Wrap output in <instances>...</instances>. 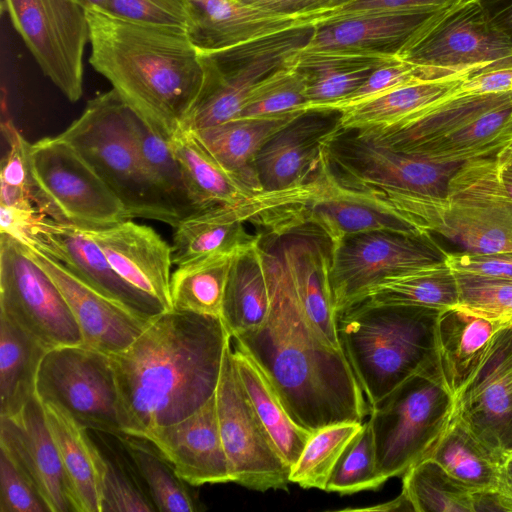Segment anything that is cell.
<instances>
[{"instance_id":"6da1fadb","label":"cell","mask_w":512,"mask_h":512,"mask_svg":"<svg viewBox=\"0 0 512 512\" xmlns=\"http://www.w3.org/2000/svg\"><path fill=\"white\" fill-rule=\"evenodd\" d=\"M270 293L266 321L232 341L262 368L296 424L315 432L362 423L369 404L342 349L329 345L309 321L293 283L260 239Z\"/></svg>"},{"instance_id":"7a4b0ae2","label":"cell","mask_w":512,"mask_h":512,"mask_svg":"<svg viewBox=\"0 0 512 512\" xmlns=\"http://www.w3.org/2000/svg\"><path fill=\"white\" fill-rule=\"evenodd\" d=\"M231 336L220 317L169 310L110 356L123 435L180 421L216 392Z\"/></svg>"},{"instance_id":"3957f363","label":"cell","mask_w":512,"mask_h":512,"mask_svg":"<svg viewBox=\"0 0 512 512\" xmlns=\"http://www.w3.org/2000/svg\"><path fill=\"white\" fill-rule=\"evenodd\" d=\"M90 64L156 134L184 129L203 84L199 51L183 29L137 24L85 11Z\"/></svg>"},{"instance_id":"277c9868","label":"cell","mask_w":512,"mask_h":512,"mask_svg":"<svg viewBox=\"0 0 512 512\" xmlns=\"http://www.w3.org/2000/svg\"><path fill=\"white\" fill-rule=\"evenodd\" d=\"M441 312L359 301L336 315L339 341L369 406L417 373L442 370Z\"/></svg>"},{"instance_id":"5b68a950","label":"cell","mask_w":512,"mask_h":512,"mask_svg":"<svg viewBox=\"0 0 512 512\" xmlns=\"http://www.w3.org/2000/svg\"><path fill=\"white\" fill-rule=\"evenodd\" d=\"M407 216L422 234L437 233L469 253H512V197L495 156L462 163L444 196L357 187Z\"/></svg>"},{"instance_id":"8992f818","label":"cell","mask_w":512,"mask_h":512,"mask_svg":"<svg viewBox=\"0 0 512 512\" xmlns=\"http://www.w3.org/2000/svg\"><path fill=\"white\" fill-rule=\"evenodd\" d=\"M131 109L111 89L91 99L62 133L121 201L128 217L175 227L180 221L149 181L130 122Z\"/></svg>"},{"instance_id":"52a82bcc","label":"cell","mask_w":512,"mask_h":512,"mask_svg":"<svg viewBox=\"0 0 512 512\" xmlns=\"http://www.w3.org/2000/svg\"><path fill=\"white\" fill-rule=\"evenodd\" d=\"M442 370L417 373L369 406L378 471L402 477L428 458L456 412Z\"/></svg>"},{"instance_id":"ba28073f","label":"cell","mask_w":512,"mask_h":512,"mask_svg":"<svg viewBox=\"0 0 512 512\" xmlns=\"http://www.w3.org/2000/svg\"><path fill=\"white\" fill-rule=\"evenodd\" d=\"M28 172L31 200L50 219L84 230L130 219L95 170L59 135L30 143Z\"/></svg>"},{"instance_id":"9c48e42d","label":"cell","mask_w":512,"mask_h":512,"mask_svg":"<svg viewBox=\"0 0 512 512\" xmlns=\"http://www.w3.org/2000/svg\"><path fill=\"white\" fill-rule=\"evenodd\" d=\"M400 59L421 66L427 80L463 78L512 65V44L477 0H466L427 28Z\"/></svg>"},{"instance_id":"30bf717a","label":"cell","mask_w":512,"mask_h":512,"mask_svg":"<svg viewBox=\"0 0 512 512\" xmlns=\"http://www.w3.org/2000/svg\"><path fill=\"white\" fill-rule=\"evenodd\" d=\"M0 315L47 350L83 344L79 326L51 277L24 245L0 233Z\"/></svg>"},{"instance_id":"8fae6325","label":"cell","mask_w":512,"mask_h":512,"mask_svg":"<svg viewBox=\"0 0 512 512\" xmlns=\"http://www.w3.org/2000/svg\"><path fill=\"white\" fill-rule=\"evenodd\" d=\"M36 396L68 412L87 429L122 434L110 356L83 344L48 350L39 367Z\"/></svg>"},{"instance_id":"7c38bea8","label":"cell","mask_w":512,"mask_h":512,"mask_svg":"<svg viewBox=\"0 0 512 512\" xmlns=\"http://www.w3.org/2000/svg\"><path fill=\"white\" fill-rule=\"evenodd\" d=\"M215 397L232 482L258 491L287 490L291 466L245 392L232 357V340L225 353Z\"/></svg>"},{"instance_id":"4fadbf2b","label":"cell","mask_w":512,"mask_h":512,"mask_svg":"<svg viewBox=\"0 0 512 512\" xmlns=\"http://www.w3.org/2000/svg\"><path fill=\"white\" fill-rule=\"evenodd\" d=\"M330 171L349 188L372 187L444 196L462 164L438 163L392 149L355 130H339L325 144Z\"/></svg>"},{"instance_id":"5bb4252c","label":"cell","mask_w":512,"mask_h":512,"mask_svg":"<svg viewBox=\"0 0 512 512\" xmlns=\"http://www.w3.org/2000/svg\"><path fill=\"white\" fill-rule=\"evenodd\" d=\"M3 4L43 74L69 101H78L89 42L85 11L76 0H3Z\"/></svg>"},{"instance_id":"9a60e30c","label":"cell","mask_w":512,"mask_h":512,"mask_svg":"<svg viewBox=\"0 0 512 512\" xmlns=\"http://www.w3.org/2000/svg\"><path fill=\"white\" fill-rule=\"evenodd\" d=\"M430 235L374 230L341 240L330 273L336 315L386 277L444 260L446 252Z\"/></svg>"},{"instance_id":"2e32d148","label":"cell","mask_w":512,"mask_h":512,"mask_svg":"<svg viewBox=\"0 0 512 512\" xmlns=\"http://www.w3.org/2000/svg\"><path fill=\"white\" fill-rule=\"evenodd\" d=\"M306 224L322 230L333 247L347 236L374 230L422 234L397 210L338 182L329 169L326 156L310 189L279 208L273 231Z\"/></svg>"},{"instance_id":"e0dca14e","label":"cell","mask_w":512,"mask_h":512,"mask_svg":"<svg viewBox=\"0 0 512 512\" xmlns=\"http://www.w3.org/2000/svg\"><path fill=\"white\" fill-rule=\"evenodd\" d=\"M186 8V33L199 52L236 50L313 30L322 16L276 11L243 0H186Z\"/></svg>"},{"instance_id":"ac0fdd59","label":"cell","mask_w":512,"mask_h":512,"mask_svg":"<svg viewBox=\"0 0 512 512\" xmlns=\"http://www.w3.org/2000/svg\"><path fill=\"white\" fill-rule=\"evenodd\" d=\"M456 410L487 447L512 450V321L497 331L483 360L456 396Z\"/></svg>"},{"instance_id":"d6986e66","label":"cell","mask_w":512,"mask_h":512,"mask_svg":"<svg viewBox=\"0 0 512 512\" xmlns=\"http://www.w3.org/2000/svg\"><path fill=\"white\" fill-rule=\"evenodd\" d=\"M23 244L50 255L89 286L144 318L152 319L168 311L159 301L124 281L84 229L40 214Z\"/></svg>"},{"instance_id":"ffe728a7","label":"cell","mask_w":512,"mask_h":512,"mask_svg":"<svg viewBox=\"0 0 512 512\" xmlns=\"http://www.w3.org/2000/svg\"><path fill=\"white\" fill-rule=\"evenodd\" d=\"M340 130L339 111H307L276 132L255 160L262 191L299 188L312 182L325 160V144Z\"/></svg>"},{"instance_id":"44dd1931","label":"cell","mask_w":512,"mask_h":512,"mask_svg":"<svg viewBox=\"0 0 512 512\" xmlns=\"http://www.w3.org/2000/svg\"><path fill=\"white\" fill-rule=\"evenodd\" d=\"M23 245L28 255L61 291L79 326L83 345L109 356L120 353L150 322L151 319L138 315L89 286L50 255Z\"/></svg>"},{"instance_id":"7402d4cb","label":"cell","mask_w":512,"mask_h":512,"mask_svg":"<svg viewBox=\"0 0 512 512\" xmlns=\"http://www.w3.org/2000/svg\"><path fill=\"white\" fill-rule=\"evenodd\" d=\"M0 449L31 482L50 512H75L59 453L36 395L17 413L0 417Z\"/></svg>"},{"instance_id":"603a6c76","label":"cell","mask_w":512,"mask_h":512,"mask_svg":"<svg viewBox=\"0 0 512 512\" xmlns=\"http://www.w3.org/2000/svg\"><path fill=\"white\" fill-rule=\"evenodd\" d=\"M143 438L189 485L232 482L219 431L215 394L186 418L158 427Z\"/></svg>"},{"instance_id":"cb8c5ba5","label":"cell","mask_w":512,"mask_h":512,"mask_svg":"<svg viewBox=\"0 0 512 512\" xmlns=\"http://www.w3.org/2000/svg\"><path fill=\"white\" fill-rule=\"evenodd\" d=\"M279 191L261 192L243 205H216L181 219L172 237V263L181 265L213 255H237L257 244L262 233H251L246 223L274 206Z\"/></svg>"},{"instance_id":"d4e9b609","label":"cell","mask_w":512,"mask_h":512,"mask_svg":"<svg viewBox=\"0 0 512 512\" xmlns=\"http://www.w3.org/2000/svg\"><path fill=\"white\" fill-rule=\"evenodd\" d=\"M86 231L124 281L172 310V249L153 228L129 219Z\"/></svg>"},{"instance_id":"484cf974","label":"cell","mask_w":512,"mask_h":512,"mask_svg":"<svg viewBox=\"0 0 512 512\" xmlns=\"http://www.w3.org/2000/svg\"><path fill=\"white\" fill-rule=\"evenodd\" d=\"M304 112L236 118L191 132L222 167L247 187L263 192L255 172L257 155L276 132Z\"/></svg>"},{"instance_id":"4316f807","label":"cell","mask_w":512,"mask_h":512,"mask_svg":"<svg viewBox=\"0 0 512 512\" xmlns=\"http://www.w3.org/2000/svg\"><path fill=\"white\" fill-rule=\"evenodd\" d=\"M449 9L320 26L311 31L303 45L307 48L383 49L395 52L399 57Z\"/></svg>"},{"instance_id":"83f0119b","label":"cell","mask_w":512,"mask_h":512,"mask_svg":"<svg viewBox=\"0 0 512 512\" xmlns=\"http://www.w3.org/2000/svg\"><path fill=\"white\" fill-rule=\"evenodd\" d=\"M504 323L456 306L441 312L437 326L441 366L455 396L476 371Z\"/></svg>"},{"instance_id":"f1b7e54d","label":"cell","mask_w":512,"mask_h":512,"mask_svg":"<svg viewBox=\"0 0 512 512\" xmlns=\"http://www.w3.org/2000/svg\"><path fill=\"white\" fill-rule=\"evenodd\" d=\"M70 488L75 512H100L96 455L87 428L51 402H41Z\"/></svg>"},{"instance_id":"f546056e","label":"cell","mask_w":512,"mask_h":512,"mask_svg":"<svg viewBox=\"0 0 512 512\" xmlns=\"http://www.w3.org/2000/svg\"><path fill=\"white\" fill-rule=\"evenodd\" d=\"M269 310V286L259 241L232 261L221 319L231 338H236L260 327Z\"/></svg>"},{"instance_id":"4dcf8cb0","label":"cell","mask_w":512,"mask_h":512,"mask_svg":"<svg viewBox=\"0 0 512 512\" xmlns=\"http://www.w3.org/2000/svg\"><path fill=\"white\" fill-rule=\"evenodd\" d=\"M232 357L240 381L257 416L286 462L292 467L312 432L294 422L265 372L236 343L232 345Z\"/></svg>"},{"instance_id":"1f68e13d","label":"cell","mask_w":512,"mask_h":512,"mask_svg":"<svg viewBox=\"0 0 512 512\" xmlns=\"http://www.w3.org/2000/svg\"><path fill=\"white\" fill-rule=\"evenodd\" d=\"M169 142L200 209L243 205L261 193L247 187L222 167L191 131L182 130Z\"/></svg>"},{"instance_id":"d6a6232c","label":"cell","mask_w":512,"mask_h":512,"mask_svg":"<svg viewBox=\"0 0 512 512\" xmlns=\"http://www.w3.org/2000/svg\"><path fill=\"white\" fill-rule=\"evenodd\" d=\"M428 458L471 492L498 488L504 457L482 443L457 410Z\"/></svg>"},{"instance_id":"836d02e7","label":"cell","mask_w":512,"mask_h":512,"mask_svg":"<svg viewBox=\"0 0 512 512\" xmlns=\"http://www.w3.org/2000/svg\"><path fill=\"white\" fill-rule=\"evenodd\" d=\"M47 351L0 315V417L17 413L36 395L38 370Z\"/></svg>"},{"instance_id":"e575fe53","label":"cell","mask_w":512,"mask_h":512,"mask_svg":"<svg viewBox=\"0 0 512 512\" xmlns=\"http://www.w3.org/2000/svg\"><path fill=\"white\" fill-rule=\"evenodd\" d=\"M360 301L445 311L458 303L457 281L454 272L442 260L386 277Z\"/></svg>"},{"instance_id":"d590c367","label":"cell","mask_w":512,"mask_h":512,"mask_svg":"<svg viewBox=\"0 0 512 512\" xmlns=\"http://www.w3.org/2000/svg\"><path fill=\"white\" fill-rule=\"evenodd\" d=\"M131 130L145 173L164 202L179 220L201 210L171 144L131 110Z\"/></svg>"},{"instance_id":"8d00e7d4","label":"cell","mask_w":512,"mask_h":512,"mask_svg":"<svg viewBox=\"0 0 512 512\" xmlns=\"http://www.w3.org/2000/svg\"><path fill=\"white\" fill-rule=\"evenodd\" d=\"M463 78L422 81L340 112L341 130L384 127L452 95Z\"/></svg>"},{"instance_id":"74e56055","label":"cell","mask_w":512,"mask_h":512,"mask_svg":"<svg viewBox=\"0 0 512 512\" xmlns=\"http://www.w3.org/2000/svg\"><path fill=\"white\" fill-rule=\"evenodd\" d=\"M235 256L213 255L178 265L170 281L172 310L221 318Z\"/></svg>"},{"instance_id":"f35d334b","label":"cell","mask_w":512,"mask_h":512,"mask_svg":"<svg viewBox=\"0 0 512 512\" xmlns=\"http://www.w3.org/2000/svg\"><path fill=\"white\" fill-rule=\"evenodd\" d=\"M147 484L156 510L162 512H193L196 503L184 482L169 462L146 439L121 435L118 437Z\"/></svg>"},{"instance_id":"ab89813d","label":"cell","mask_w":512,"mask_h":512,"mask_svg":"<svg viewBox=\"0 0 512 512\" xmlns=\"http://www.w3.org/2000/svg\"><path fill=\"white\" fill-rule=\"evenodd\" d=\"M402 477V492L415 512H473L472 492L430 458Z\"/></svg>"},{"instance_id":"60d3db41","label":"cell","mask_w":512,"mask_h":512,"mask_svg":"<svg viewBox=\"0 0 512 512\" xmlns=\"http://www.w3.org/2000/svg\"><path fill=\"white\" fill-rule=\"evenodd\" d=\"M362 425L363 422H342L313 432L291 467L290 483L325 491L337 461Z\"/></svg>"},{"instance_id":"b9f144b4","label":"cell","mask_w":512,"mask_h":512,"mask_svg":"<svg viewBox=\"0 0 512 512\" xmlns=\"http://www.w3.org/2000/svg\"><path fill=\"white\" fill-rule=\"evenodd\" d=\"M307 103L306 73L283 60L255 85L238 118L305 111Z\"/></svg>"},{"instance_id":"7bdbcfd3","label":"cell","mask_w":512,"mask_h":512,"mask_svg":"<svg viewBox=\"0 0 512 512\" xmlns=\"http://www.w3.org/2000/svg\"><path fill=\"white\" fill-rule=\"evenodd\" d=\"M387 480L378 471L374 437L366 421L337 461L325 491L348 495L377 490Z\"/></svg>"},{"instance_id":"ee69618b","label":"cell","mask_w":512,"mask_h":512,"mask_svg":"<svg viewBox=\"0 0 512 512\" xmlns=\"http://www.w3.org/2000/svg\"><path fill=\"white\" fill-rule=\"evenodd\" d=\"M7 150L1 161L0 205L29 210L36 206L29 193L28 149L30 143L11 122L2 123Z\"/></svg>"},{"instance_id":"f6af8a7d","label":"cell","mask_w":512,"mask_h":512,"mask_svg":"<svg viewBox=\"0 0 512 512\" xmlns=\"http://www.w3.org/2000/svg\"><path fill=\"white\" fill-rule=\"evenodd\" d=\"M458 287L456 307L506 322L512 319V281L454 273Z\"/></svg>"},{"instance_id":"bcb514c9","label":"cell","mask_w":512,"mask_h":512,"mask_svg":"<svg viewBox=\"0 0 512 512\" xmlns=\"http://www.w3.org/2000/svg\"><path fill=\"white\" fill-rule=\"evenodd\" d=\"M422 81H428L422 67L400 59L375 68L350 95L317 111H342Z\"/></svg>"},{"instance_id":"7dc6e473","label":"cell","mask_w":512,"mask_h":512,"mask_svg":"<svg viewBox=\"0 0 512 512\" xmlns=\"http://www.w3.org/2000/svg\"><path fill=\"white\" fill-rule=\"evenodd\" d=\"M372 70L334 65L303 70L307 76L308 98L304 110L317 111L347 97L364 82Z\"/></svg>"},{"instance_id":"c3c4849f","label":"cell","mask_w":512,"mask_h":512,"mask_svg":"<svg viewBox=\"0 0 512 512\" xmlns=\"http://www.w3.org/2000/svg\"><path fill=\"white\" fill-rule=\"evenodd\" d=\"M96 469L100 512H150L154 504L135 486L128 476L97 451Z\"/></svg>"},{"instance_id":"681fc988","label":"cell","mask_w":512,"mask_h":512,"mask_svg":"<svg viewBox=\"0 0 512 512\" xmlns=\"http://www.w3.org/2000/svg\"><path fill=\"white\" fill-rule=\"evenodd\" d=\"M464 1L466 0H358L321 16L317 27L347 20L435 12L452 8Z\"/></svg>"},{"instance_id":"f907efd6","label":"cell","mask_w":512,"mask_h":512,"mask_svg":"<svg viewBox=\"0 0 512 512\" xmlns=\"http://www.w3.org/2000/svg\"><path fill=\"white\" fill-rule=\"evenodd\" d=\"M104 13L137 24L186 31V0H109Z\"/></svg>"},{"instance_id":"816d5d0a","label":"cell","mask_w":512,"mask_h":512,"mask_svg":"<svg viewBox=\"0 0 512 512\" xmlns=\"http://www.w3.org/2000/svg\"><path fill=\"white\" fill-rule=\"evenodd\" d=\"M0 512H50L31 482L1 449Z\"/></svg>"},{"instance_id":"f5cc1de1","label":"cell","mask_w":512,"mask_h":512,"mask_svg":"<svg viewBox=\"0 0 512 512\" xmlns=\"http://www.w3.org/2000/svg\"><path fill=\"white\" fill-rule=\"evenodd\" d=\"M444 260L457 274L512 281V253L446 252Z\"/></svg>"},{"instance_id":"db71d44e","label":"cell","mask_w":512,"mask_h":512,"mask_svg":"<svg viewBox=\"0 0 512 512\" xmlns=\"http://www.w3.org/2000/svg\"><path fill=\"white\" fill-rule=\"evenodd\" d=\"M512 92V65L479 72L463 79L459 94H494Z\"/></svg>"},{"instance_id":"11a10c76","label":"cell","mask_w":512,"mask_h":512,"mask_svg":"<svg viewBox=\"0 0 512 512\" xmlns=\"http://www.w3.org/2000/svg\"><path fill=\"white\" fill-rule=\"evenodd\" d=\"M264 8L283 12H312L326 15L328 12L352 4L358 0H243Z\"/></svg>"},{"instance_id":"9f6ffc18","label":"cell","mask_w":512,"mask_h":512,"mask_svg":"<svg viewBox=\"0 0 512 512\" xmlns=\"http://www.w3.org/2000/svg\"><path fill=\"white\" fill-rule=\"evenodd\" d=\"M491 23L512 44V0H477Z\"/></svg>"},{"instance_id":"6f0895ef","label":"cell","mask_w":512,"mask_h":512,"mask_svg":"<svg viewBox=\"0 0 512 512\" xmlns=\"http://www.w3.org/2000/svg\"><path fill=\"white\" fill-rule=\"evenodd\" d=\"M497 490L512 504V452L507 453L501 462Z\"/></svg>"},{"instance_id":"680465c9","label":"cell","mask_w":512,"mask_h":512,"mask_svg":"<svg viewBox=\"0 0 512 512\" xmlns=\"http://www.w3.org/2000/svg\"><path fill=\"white\" fill-rule=\"evenodd\" d=\"M354 510H363V511H414L410 501L406 497V495L401 491V494L386 503L373 506V507H366V508H360V509H354Z\"/></svg>"},{"instance_id":"91938a15","label":"cell","mask_w":512,"mask_h":512,"mask_svg":"<svg viewBox=\"0 0 512 512\" xmlns=\"http://www.w3.org/2000/svg\"><path fill=\"white\" fill-rule=\"evenodd\" d=\"M109 0H76L84 11L95 10L105 12Z\"/></svg>"},{"instance_id":"94428289","label":"cell","mask_w":512,"mask_h":512,"mask_svg":"<svg viewBox=\"0 0 512 512\" xmlns=\"http://www.w3.org/2000/svg\"><path fill=\"white\" fill-rule=\"evenodd\" d=\"M498 162V161H497ZM502 182L507 192L512 197V164H500L498 162Z\"/></svg>"},{"instance_id":"6125c7cd","label":"cell","mask_w":512,"mask_h":512,"mask_svg":"<svg viewBox=\"0 0 512 512\" xmlns=\"http://www.w3.org/2000/svg\"><path fill=\"white\" fill-rule=\"evenodd\" d=\"M495 157L500 164H512V142L502 148Z\"/></svg>"},{"instance_id":"be15d7a7","label":"cell","mask_w":512,"mask_h":512,"mask_svg":"<svg viewBox=\"0 0 512 512\" xmlns=\"http://www.w3.org/2000/svg\"><path fill=\"white\" fill-rule=\"evenodd\" d=\"M311 183H312V182H311ZM311 183H310V184H311ZM308 186H309V184H308V185H307V186H306V187H305V188H304V189H303V190H302V191H301L297 196H295V197H293V198H291V199L285 200V201H283V202H281V203H284V202L290 201V200H292V199H294V198L298 197L301 193H303L305 190H307V189H308ZM281 203H279V204H281ZM277 205H278V204H277ZM277 205H276V206H277ZM273 207H275V206H273ZM273 207H271V208H273ZM271 208H270V209H271ZM267 210H269V209H267ZM267 210H265V211H264V212L259 216V218H258V219H257V221H256V226H257V227H259V228L261 227V229H262V226H261L262 218H263L264 213H265ZM262 230H263V229H262Z\"/></svg>"},{"instance_id":"e7e4bbea","label":"cell","mask_w":512,"mask_h":512,"mask_svg":"<svg viewBox=\"0 0 512 512\" xmlns=\"http://www.w3.org/2000/svg\"><path fill=\"white\" fill-rule=\"evenodd\" d=\"M510 452H512V450H511ZM508 453H509V452H508Z\"/></svg>"},{"instance_id":"03108f58","label":"cell","mask_w":512,"mask_h":512,"mask_svg":"<svg viewBox=\"0 0 512 512\" xmlns=\"http://www.w3.org/2000/svg\"><path fill=\"white\" fill-rule=\"evenodd\" d=\"M512 320V319H511Z\"/></svg>"}]
</instances>
